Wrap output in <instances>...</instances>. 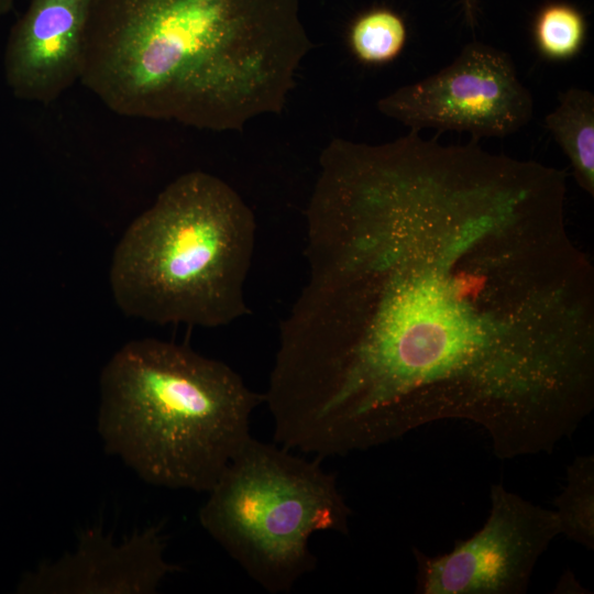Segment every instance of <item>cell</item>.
Listing matches in <instances>:
<instances>
[{"mask_svg":"<svg viewBox=\"0 0 594 594\" xmlns=\"http://www.w3.org/2000/svg\"><path fill=\"white\" fill-rule=\"evenodd\" d=\"M306 227L265 393L278 444L322 459L464 420L513 459L559 435L590 369L591 297L542 168L415 131L333 139Z\"/></svg>","mask_w":594,"mask_h":594,"instance_id":"6da1fadb","label":"cell"},{"mask_svg":"<svg viewBox=\"0 0 594 594\" xmlns=\"http://www.w3.org/2000/svg\"><path fill=\"white\" fill-rule=\"evenodd\" d=\"M312 46L299 0H96L79 81L121 116L241 131Z\"/></svg>","mask_w":594,"mask_h":594,"instance_id":"7a4b0ae2","label":"cell"},{"mask_svg":"<svg viewBox=\"0 0 594 594\" xmlns=\"http://www.w3.org/2000/svg\"><path fill=\"white\" fill-rule=\"evenodd\" d=\"M105 450L143 481L208 493L265 402L226 363L153 338L125 343L99 380Z\"/></svg>","mask_w":594,"mask_h":594,"instance_id":"3957f363","label":"cell"},{"mask_svg":"<svg viewBox=\"0 0 594 594\" xmlns=\"http://www.w3.org/2000/svg\"><path fill=\"white\" fill-rule=\"evenodd\" d=\"M255 231L253 211L228 183L201 170L180 175L114 250L118 307L160 324L213 328L242 318Z\"/></svg>","mask_w":594,"mask_h":594,"instance_id":"277c9868","label":"cell"},{"mask_svg":"<svg viewBox=\"0 0 594 594\" xmlns=\"http://www.w3.org/2000/svg\"><path fill=\"white\" fill-rule=\"evenodd\" d=\"M320 460L251 437L199 510L202 528L272 594L316 569L314 534H349L352 509Z\"/></svg>","mask_w":594,"mask_h":594,"instance_id":"5b68a950","label":"cell"},{"mask_svg":"<svg viewBox=\"0 0 594 594\" xmlns=\"http://www.w3.org/2000/svg\"><path fill=\"white\" fill-rule=\"evenodd\" d=\"M377 109L411 131L452 130L479 140L521 129L532 117L534 101L510 56L473 41L438 73L380 99Z\"/></svg>","mask_w":594,"mask_h":594,"instance_id":"8992f818","label":"cell"},{"mask_svg":"<svg viewBox=\"0 0 594 594\" xmlns=\"http://www.w3.org/2000/svg\"><path fill=\"white\" fill-rule=\"evenodd\" d=\"M491 508L484 526L455 542L443 554L428 556L414 548L416 593L522 594L534 569L561 534L554 510L491 486Z\"/></svg>","mask_w":594,"mask_h":594,"instance_id":"52a82bcc","label":"cell"},{"mask_svg":"<svg viewBox=\"0 0 594 594\" xmlns=\"http://www.w3.org/2000/svg\"><path fill=\"white\" fill-rule=\"evenodd\" d=\"M161 526L135 531L116 543L101 527L85 530L75 551L43 562L20 579L21 594H152L180 570L165 559Z\"/></svg>","mask_w":594,"mask_h":594,"instance_id":"ba28073f","label":"cell"},{"mask_svg":"<svg viewBox=\"0 0 594 594\" xmlns=\"http://www.w3.org/2000/svg\"><path fill=\"white\" fill-rule=\"evenodd\" d=\"M96 0H29L11 28L4 76L22 100L48 105L80 80Z\"/></svg>","mask_w":594,"mask_h":594,"instance_id":"9c48e42d","label":"cell"},{"mask_svg":"<svg viewBox=\"0 0 594 594\" xmlns=\"http://www.w3.org/2000/svg\"><path fill=\"white\" fill-rule=\"evenodd\" d=\"M544 124L570 160L573 175L585 191L594 194V96L570 88Z\"/></svg>","mask_w":594,"mask_h":594,"instance_id":"30bf717a","label":"cell"},{"mask_svg":"<svg viewBox=\"0 0 594 594\" xmlns=\"http://www.w3.org/2000/svg\"><path fill=\"white\" fill-rule=\"evenodd\" d=\"M560 531L568 539L594 548V455H579L566 470V483L554 498Z\"/></svg>","mask_w":594,"mask_h":594,"instance_id":"8fae6325","label":"cell"},{"mask_svg":"<svg viewBox=\"0 0 594 594\" xmlns=\"http://www.w3.org/2000/svg\"><path fill=\"white\" fill-rule=\"evenodd\" d=\"M406 37L404 20L388 9H375L360 15L349 33L353 53L369 64L394 59L402 52Z\"/></svg>","mask_w":594,"mask_h":594,"instance_id":"7c38bea8","label":"cell"},{"mask_svg":"<svg viewBox=\"0 0 594 594\" xmlns=\"http://www.w3.org/2000/svg\"><path fill=\"white\" fill-rule=\"evenodd\" d=\"M582 13L566 3H550L538 13L534 34L540 53L551 59L573 57L585 37Z\"/></svg>","mask_w":594,"mask_h":594,"instance_id":"4fadbf2b","label":"cell"},{"mask_svg":"<svg viewBox=\"0 0 594 594\" xmlns=\"http://www.w3.org/2000/svg\"><path fill=\"white\" fill-rule=\"evenodd\" d=\"M465 23L474 28L477 23L479 0H461Z\"/></svg>","mask_w":594,"mask_h":594,"instance_id":"5bb4252c","label":"cell"},{"mask_svg":"<svg viewBox=\"0 0 594 594\" xmlns=\"http://www.w3.org/2000/svg\"><path fill=\"white\" fill-rule=\"evenodd\" d=\"M14 2L15 0H0V20L13 9Z\"/></svg>","mask_w":594,"mask_h":594,"instance_id":"9a60e30c","label":"cell"}]
</instances>
